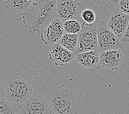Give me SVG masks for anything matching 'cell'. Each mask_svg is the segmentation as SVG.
<instances>
[{"instance_id":"cell-21","label":"cell","mask_w":129,"mask_h":114,"mask_svg":"<svg viewBox=\"0 0 129 114\" xmlns=\"http://www.w3.org/2000/svg\"><path fill=\"white\" fill-rule=\"evenodd\" d=\"M1 1H7V0H1Z\"/></svg>"},{"instance_id":"cell-18","label":"cell","mask_w":129,"mask_h":114,"mask_svg":"<svg viewBox=\"0 0 129 114\" xmlns=\"http://www.w3.org/2000/svg\"><path fill=\"white\" fill-rule=\"evenodd\" d=\"M116 10L129 15V0H120L116 6Z\"/></svg>"},{"instance_id":"cell-5","label":"cell","mask_w":129,"mask_h":114,"mask_svg":"<svg viewBox=\"0 0 129 114\" xmlns=\"http://www.w3.org/2000/svg\"><path fill=\"white\" fill-rule=\"evenodd\" d=\"M20 114H52L46 99L40 95H32L18 107Z\"/></svg>"},{"instance_id":"cell-16","label":"cell","mask_w":129,"mask_h":114,"mask_svg":"<svg viewBox=\"0 0 129 114\" xmlns=\"http://www.w3.org/2000/svg\"><path fill=\"white\" fill-rule=\"evenodd\" d=\"M63 25L64 32L69 33H79L83 29V24L80 20L71 19L64 21Z\"/></svg>"},{"instance_id":"cell-14","label":"cell","mask_w":129,"mask_h":114,"mask_svg":"<svg viewBox=\"0 0 129 114\" xmlns=\"http://www.w3.org/2000/svg\"><path fill=\"white\" fill-rule=\"evenodd\" d=\"M58 43L67 50L75 54L78 44V33L65 32Z\"/></svg>"},{"instance_id":"cell-23","label":"cell","mask_w":129,"mask_h":114,"mask_svg":"<svg viewBox=\"0 0 129 114\" xmlns=\"http://www.w3.org/2000/svg\"><path fill=\"white\" fill-rule=\"evenodd\" d=\"M15 114H16V113H15Z\"/></svg>"},{"instance_id":"cell-15","label":"cell","mask_w":129,"mask_h":114,"mask_svg":"<svg viewBox=\"0 0 129 114\" xmlns=\"http://www.w3.org/2000/svg\"><path fill=\"white\" fill-rule=\"evenodd\" d=\"M98 16V15L96 12L91 9L83 8L81 12V18L83 21V26H92L97 19Z\"/></svg>"},{"instance_id":"cell-9","label":"cell","mask_w":129,"mask_h":114,"mask_svg":"<svg viewBox=\"0 0 129 114\" xmlns=\"http://www.w3.org/2000/svg\"><path fill=\"white\" fill-rule=\"evenodd\" d=\"M76 55L66 49L57 42L52 45L49 49V58L57 66H63L72 63Z\"/></svg>"},{"instance_id":"cell-12","label":"cell","mask_w":129,"mask_h":114,"mask_svg":"<svg viewBox=\"0 0 129 114\" xmlns=\"http://www.w3.org/2000/svg\"><path fill=\"white\" fill-rule=\"evenodd\" d=\"M100 53L98 50H92L76 54V64L83 68H94L99 64Z\"/></svg>"},{"instance_id":"cell-20","label":"cell","mask_w":129,"mask_h":114,"mask_svg":"<svg viewBox=\"0 0 129 114\" xmlns=\"http://www.w3.org/2000/svg\"><path fill=\"white\" fill-rule=\"evenodd\" d=\"M106 1L107 2V3H108L110 6L116 7L120 0H106Z\"/></svg>"},{"instance_id":"cell-11","label":"cell","mask_w":129,"mask_h":114,"mask_svg":"<svg viewBox=\"0 0 129 114\" xmlns=\"http://www.w3.org/2000/svg\"><path fill=\"white\" fill-rule=\"evenodd\" d=\"M128 23L129 15L116 10L110 16L107 24L110 30L120 39L127 29Z\"/></svg>"},{"instance_id":"cell-4","label":"cell","mask_w":129,"mask_h":114,"mask_svg":"<svg viewBox=\"0 0 129 114\" xmlns=\"http://www.w3.org/2000/svg\"><path fill=\"white\" fill-rule=\"evenodd\" d=\"M97 35V50L99 52L110 50H120L122 47V43L120 40L103 21L98 24Z\"/></svg>"},{"instance_id":"cell-13","label":"cell","mask_w":129,"mask_h":114,"mask_svg":"<svg viewBox=\"0 0 129 114\" xmlns=\"http://www.w3.org/2000/svg\"><path fill=\"white\" fill-rule=\"evenodd\" d=\"M34 1V0H7L6 7L16 13H23Z\"/></svg>"},{"instance_id":"cell-1","label":"cell","mask_w":129,"mask_h":114,"mask_svg":"<svg viewBox=\"0 0 129 114\" xmlns=\"http://www.w3.org/2000/svg\"><path fill=\"white\" fill-rule=\"evenodd\" d=\"M57 0H34L23 13V22L33 35H39L52 20L58 17Z\"/></svg>"},{"instance_id":"cell-17","label":"cell","mask_w":129,"mask_h":114,"mask_svg":"<svg viewBox=\"0 0 129 114\" xmlns=\"http://www.w3.org/2000/svg\"><path fill=\"white\" fill-rule=\"evenodd\" d=\"M0 114H15L13 107L5 98L0 97Z\"/></svg>"},{"instance_id":"cell-10","label":"cell","mask_w":129,"mask_h":114,"mask_svg":"<svg viewBox=\"0 0 129 114\" xmlns=\"http://www.w3.org/2000/svg\"><path fill=\"white\" fill-rule=\"evenodd\" d=\"M99 64L110 70H116L124 60V53L120 50H110L100 52Z\"/></svg>"},{"instance_id":"cell-2","label":"cell","mask_w":129,"mask_h":114,"mask_svg":"<svg viewBox=\"0 0 129 114\" xmlns=\"http://www.w3.org/2000/svg\"><path fill=\"white\" fill-rule=\"evenodd\" d=\"M47 100L53 114H78L76 95L69 89L58 86L47 95Z\"/></svg>"},{"instance_id":"cell-3","label":"cell","mask_w":129,"mask_h":114,"mask_svg":"<svg viewBox=\"0 0 129 114\" xmlns=\"http://www.w3.org/2000/svg\"><path fill=\"white\" fill-rule=\"evenodd\" d=\"M33 89L29 83L19 77H15L6 83V98L12 103L22 104L31 96Z\"/></svg>"},{"instance_id":"cell-7","label":"cell","mask_w":129,"mask_h":114,"mask_svg":"<svg viewBox=\"0 0 129 114\" xmlns=\"http://www.w3.org/2000/svg\"><path fill=\"white\" fill-rule=\"evenodd\" d=\"M92 50H97V30L85 26L78 33V44L75 54Z\"/></svg>"},{"instance_id":"cell-22","label":"cell","mask_w":129,"mask_h":114,"mask_svg":"<svg viewBox=\"0 0 129 114\" xmlns=\"http://www.w3.org/2000/svg\"><path fill=\"white\" fill-rule=\"evenodd\" d=\"M76 1H79V0H76Z\"/></svg>"},{"instance_id":"cell-6","label":"cell","mask_w":129,"mask_h":114,"mask_svg":"<svg viewBox=\"0 0 129 114\" xmlns=\"http://www.w3.org/2000/svg\"><path fill=\"white\" fill-rule=\"evenodd\" d=\"M83 8L76 0H57V16L62 22L71 19L80 20Z\"/></svg>"},{"instance_id":"cell-8","label":"cell","mask_w":129,"mask_h":114,"mask_svg":"<svg viewBox=\"0 0 129 114\" xmlns=\"http://www.w3.org/2000/svg\"><path fill=\"white\" fill-rule=\"evenodd\" d=\"M65 33L63 22L58 17L52 20L41 33V41L46 45L58 42Z\"/></svg>"},{"instance_id":"cell-19","label":"cell","mask_w":129,"mask_h":114,"mask_svg":"<svg viewBox=\"0 0 129 114\" xmlns=\"http://www.w3.org/2000/svg\"><path fill=\"white\" fill-rule=\"evenodd\" d=\"M120 40V41L122 44L125 43V44H129V23L127 25V29L124 32V35H122V36Z\"/></svg>"}]
</instances>
